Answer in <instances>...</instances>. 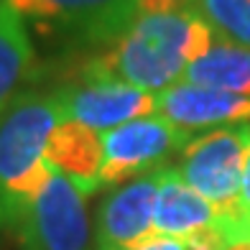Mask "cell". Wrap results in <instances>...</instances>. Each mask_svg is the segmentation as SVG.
Here are the masks:
<instances>
[{
    "label": "cell",
    "instance_id": "cell-14",
    "mask_svg": "<svg viewBox=\"0 0 250 250\" xmlns=\"http://www.w3.org/2000/svg\"><path fill=\"white\" fill-rule=\"evenodd\" d=\"M191 10L220 39L250 49V0H191Z\"/></svg>",
    "mask_w": 250,
    "mask_h": 250
},
{
    "label": "cell",
    "instance_id": "cell-8",
    "mask_svg": "<svg viewBox=\"0 0 250 250\" xmlns=\"http://www.w3.org/2000/svg\"><path fill=\"white\" fill-rule=\"evenodd\" d=\"M161 184V168L138 176L102 199L97 212V250H128L151 237L153 204Z\"/></svg>",
    "mask_w": 250,
    "mask_h": 250
},
{
    "label": "cell",
    "instance_id": "cell-4",
    "mask_svg": "<svg viewBox=\"0 0 250 250\" xmlns=\"http://www.w3.org/2000/svg\"><path fill=\"white\" fill-rule=\"evenodd\" d=\"M84 191L51 168L49 181L10 225L23 250H89Z\"/></svg>",
    "mask_w": 250,
    "mask_h": 250
},
{
    "label": "cell",
    "instance_id": "cell-6",
    "mask_svg": "<svg viewBox=\"0 0 250 250\" xmlns=\"http://www.w3.org/2000/svg\"><path fill=\"white\" fill-rule=\"evenodd\" d=\"M41 31L64 33L79 43L110 46L141 16L138 0H5Z\"/></svg>",
    "mask_w": 250,
    "mask_h": 250
},
{
    "label": "cell",
    "instance_id": "cell-17",
    "mask_svg": "<svg viewBox=\"0 0 250 250\" xmlns=\"http://www.w3.org/2000/svg\"><path fill=\"white\" fill-rule=\"evenodd\" d=\"M237 204L240 209L250 214V151L245 156V166H243V176H240V191H237Z\"/></svg>",
    "mask_w": 250,
    "mask_h": 250
},
{
    "label": "cell",
    "instance_id": "cell-9",
    "mask_svg": "<svg viewBox=\"0 0 250 250\" xmlns=\"http://www.w3.org/2000/svg\"><path fill=\"white\" fill-rule=\"evenodd\" d=\"M156 112L189 133L225 123H250V97L189 84L184 79L156 92Z\"/></svg>",
    "mask_w": 250,
    "mask_h": 250
},
{
    "label": "cell",
    "instance_id": "cell-2",
    "mask_svg": "<svg viewBox=\"0 0 250 250\" xmlns=\"http://www.w3.org/2000/svg\"><path fill=\"white\" fill-rule=\"evenodd\" d=\"M62 120L56 92H21L0 112V227L13 225L49 181L43 151Z\"/></svg>",
    "mask_w": 250,
    "mask_h": 250
},
{
    "label": "cell",
    "instance_id": "cell-10",
    "mask_svg": "<svg viewBox=\"0 0 250 250\" xmlns=\"http://www.w3.org/2000/svg\"><path fill=\"white\" fill-rule=\"evenodd\" d=\"M46 164L79 187L84 194L100 189L102 168V135L77 120H62L54 128L43 151Z\"/></svg>",
    "mask_w": 250,
    "mask_h": 250
},
{
    "label": "cell",
    "instance_id": "cell-18",
    "mask_svg": "<svg viewBox=\"0 0 250 250\" xmlns=\"http://www.w3.org/2000/svg\"><path fill=\"white\" fill-rule=\"evenodd\" d=\"M225 250H250V243H232V245H227Z\"/></svg>",
    "mask_w": 250,
    "mask_h": 250
},
{
    "label": "cell",
    "instance_id": "cell-5",
    "mask_svg": "<svg viewBox=\"0 0 250 250\" xmlns=\"http://www.w3.org/2000/svg\"><path fill=\"white\" fill-rule=\"evenodd\" d=\"M250 151V123H235L230 128L212 130L189 141L181 151L179 174L187 184L209 199L220 212L237 207V191Z\"/></svg>",
    "mask_w": 250,
    "mask_h": 250
},
{
    "label": "cell",
    "instance_id": "cell-16",
    "mask_svg": "<svg viewBox=\"0 0 250 250\" xmlns=\"http://www.w3.org/2000/svg\"><path fill=\"white\" fill-rule=\"evenodd\" d=\"M141 13H168V10L191 8V0H138Z\"/></svg>",
    "mask_w": 250,
    "mask_h": 250
},
{
    "label": "cell",
    "instance_id": "cell-1",
    "mask_svg": "<svg viewBox=\"0 0 250 250\" xmlns=\"http://www.w3.org/2000/svg\"><path fill=\"white\" fill-rule=\"evenodd\" d=\"M212 41L214 31L191 8L141 13L115 43L82 64L79 82H125L156 95L184 77Z\"/></svg>",
    "mask_w": 250,
    "mask_h": 250
},
{
    "label": "cell",
    "instance_id": "cell-15",
    "mask_svg": "<svg viewBox=\"0 0 250 250\" xmlns=\"http://www.w3.org/2000/svg\"><path fill=\"white\" fill-rule=\"evenodd\" d=\"M128 250H197V248L191 243V235L171 237V235L153 232L151 237H146V240H141L135 248H128Z\"/></svg>",
    "mask_w": 250,
    "mask_h": 250
},
{
    "label": "cell",
    "instance_id": "cell-19",
    "mask_svg": "<svg viewBox=\"0 0 250 250\" xmlns=\"http://www.w3.org/2000/svg\"><path fill=\"white\" fill-rule=\"evenodd\" d=\"M0 3H3V0H0Z\"/></svg>",
    "mask_w": 250,
    "mask_h": 250
},
{
    "label": "cell",
    "instance_id": "cell-11",
    "mask_svg": "<svg viewBox=\"0 0 250 250\" xmlns=\"http://www.w3.org/2000/svg\"><path fill=\"white\" fill-rule=\"evenodd\" d=\"M220 217V209L209 199H204L199 191H194L179 168L164 166L161 168V184L156 191L153 204V230L171 237H184L191 232L214 227Z\"/></svg>",
    "mask_w": 250,
    "mask_h": 250
},
{
    "label": "cell",
    "instance_id": "cell-12",
    "mask_svg": "<svg viewBox=\"0 0 250 250\" xmlns=\"http://www.w3.org/2000/svg\"><path fill=\"white\" fill-rule=\"evenodd\" d=\"M36 51L21 18L5 0L0 3V112H3L23 82L33 79Z\"/></svg>",
    "mask_w": 250,
    "mask_h": 250
},
{
    "label": "cell",
    "instance_id": "cell-13",
    "mask_svg": "<svg viewBox=\"0 0 250 250\" xmlns=\"http://www.w3.org/2000/svg\"><path fill=\"white\" fill-rule=\"evenodd\" d=\"M181 79L189 84L250 97V49L225 39L212 41V46L184 69Z\"/></svg>",
    "mask_w": 250,
    "mask_h": 250
},
{
    "label": "cell",
    "instance_id": "cell-3",
    "mask_svg": "<svg viewBox=\"0 0 250 250\" xmlns=\"http://www.w3.org/2000/svg\"><path fill=\"white\" fill-rule=\"evenodd\" d=\"M191 133L166 120L164 115H146L102 133V168L100 187L133 181L164 164L189 146Z\"/></svg>",
    "mask_w": 250,
    "mask_h": 250
},
{
    "label": "cell",
    "instance_id": "cell-7",
    "mask_svg": "<svg viewBox=\"0 0 250 250\" xmlns=\"http://www.w3.org/2000/svg\"><path fill=\"white\" fill-rule=\"evenodd\" d=\"M66 120L92 130H110L156 112V95L125 82H77L56 89Z\"/></svg>",
    "mask_w": 250,
    "mask_h": 250
}]
</instances>
